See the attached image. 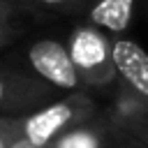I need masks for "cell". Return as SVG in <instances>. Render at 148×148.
<instances>
[{
	"mask_svg": "<svg viewBox=\"0 0 148 148\" xmlns=\"http://www.w3.org/2000/svg\"><path fill=\"white\" fill-rule=\"evenodd\" d=\"M139 0H88L86 21L99 25L111 37H120L130 30L134 21V9Z\"/></svg>",
	"mask_w": 148,
	"mask_h": 148,
	"instance_id": "6",
	"label": "cell"
},
{
	"mask_svg": "<svg viewBox=\"0 0 148 148\" xmlns=\"http://www.w3.org/2000/svg\"><path fill=\"white\" fill-rule=\"evenodd\" d=\"M106 120L113 127L120 148H148V125L139 123L132 113L118 109Z\"/></svg>",
	"mask_w": 148,
	"mask_h": 148,
	"instance_id": "8",
	"label": "cell"
},
{
	"mask_svg": "<svg viewBox=\"0 0 148 148\" xmlns=\"http://www.w3.org/2000/svg\"><path fill=\"white\" fill-rule=\"evenodd\" d=\"M67 49L88 90H109L118 86L113 37L106 30L90 21L76 23L67 35Z\"/></svg>",
	"mask_w": 148,
	"mask_h": 148,
	"instance_id": "2",
	"label": "cell"
},
{
	"mask_svg": "<svg viewBox=\"0 0 148 148\" xmlns=\"http://www.w3.org/2000/svg\"><path fill=\"white\" fill-rule=\"evenodd\" d=\"M127 113H132L139 123H143V125H148V113H143V111H127Z\"/></svg>",
	"mask_w": 148,
	"mask_h": 148,
	"instance_id": "13",
	"label": "cell"
},
{
	"mask_svg": "<svg viewBox=\"0 0 148 148\" xmlns=\"http://www.w3.org/2000/svg\"><path fill=\"white\" fill-rule=\"evenodd\" d=\"M0 130L5 132L9 148H42V146L30 143V141L18 132V127H16V123H14V116H0Z\"/></svg>",
	"mask_w": 148,
	"mask_h": 148,
	"instance_id": "9",
	"label": "cell"
},
{
	"mask_svg": "<svg viewBox=\"0 0 148 148\" xmlns=\"http://www.w3.org/2000/svg\"><path fill=\"white\" fill-rule=\"evenodd\" d=\"M0 148H9V146H7V136H5L2 130H0Z\"/></svg>",
	"mask_w": 148,
	"mask_h": 148,
	"instance_id": "14",
	"label": "cell"
},
{
	"mask_svg": "<svg viewBox=\"0 0 148 148\" xmlns=\"http://www.w3.org/2000/svg\"><path fill=\"white\" fill-rule=\"evenodd\" d=\"M28 9L21 0H0V16H21Z\"/></svg>",
	"mask_w": 148,
	"mask_h": 148,
	"instance_id": "12",
	"label": "cell"
},
{
	"mask_svg": "<svg viewBox=\"0 0 148 148\" xmlns=\"http://www.w3.org/2000/svg\"><path fill=\"white\" fill-rule=\"evenodd\" d=\"M62 90L35 72L0 67V116H23L60 97Z\"/></svg>",
	"mask_w": 148,
	"mask_h": 148,
	"instance_id": "4",
	"label": "cell"
},
{
	"mask_svg": "<svg viewBox=\"0 0 148 148\" xmlns=\"http://www.w3.org/2000/svg\"><path fill=\"white\" fill-rule=\"evenodd\" d=\"M49 148H120L109 120H88L60 134Z\"/></svg>",
	"mask_w": 148,
	"mask_h": 148,
	"instance_id": "7",
	"label": "cell"
},
{
	"mask_svg": "<svg viewBox=\"0 0 148 148\" xmlns=\"http://www.w3.org/2000/svg\"><path fill=\"white\" fill-rule=\"evenodd\" d=\"M23 5H35V7H51V9H86L88 0H21Z\"/></svg>",
	"mask_w": 148,
	"mask_h": 148,
	"instance_id": "11",
	"label": "cell"
},
{
	"mask_svg": "<svg viewBox=\"0 0 148 148\" xmlns=\"http://www.w3.org/2000/svg\"><path fill=\"white\" fill-rule=\"evenodd\" d=\"M113 60L118 72L120 111L148 113V53L134 39L113 37Z\"/></svg>",
	"mask_w": 148,
	"mask_h": 148,
	"instance_id": "3",
	"label": "cell"
},
{
	"mask_svg": "<svg viewBox=\"0 0 148 148\" xmlns=\"http://www.w3.org/2000/svg\"><path fill=\"white\" fill-rule=\"evenodd\" d=\"M97 102L95 97L88 92V88L67 92L56 97L53 102H46L44 106L23 113V116H14V123L18 127V132L35 146L49 148L60 134H65L67 130L95 120L97 118Z\"/></svg>",
	"mask_w": 148,
	"mask_h": 148,
	"instance_id": "1",
	"label": "cell"
},
{
	"mask_svg": "<svg viewBox=\"0 0 148 148\" xmlns=\"http://www.w3.org/2000/svg\"><path fill=\"white\" fill-rule=\"evenodd\" d=\"M25 60L30 72H35L39 79L49 81L51 86H56L62 92H74L86 88L72 56L67 49V42L53 39V37H42L35 39L28 51H25Z\"/></svg>",
	"mask_w": 148,
	"mask_h": 148,
	"instance_id": "5",
	"label": "cell"
},
{
	"mask_svg": "<svg viewBox=\"0 0 148 148\" xmlns=\"http://www.w3.org/2000/svg\"><path fill=\"white\" fill-rule=\"evenodd\" d=\"M21 32H23V21H18V16H0V49L14 42Z\"/></svg>",
	"mask_w": 148,
	"mask_h": 148,
	"instance_id": "10",
	"label": "cell"
}]
</instances>
